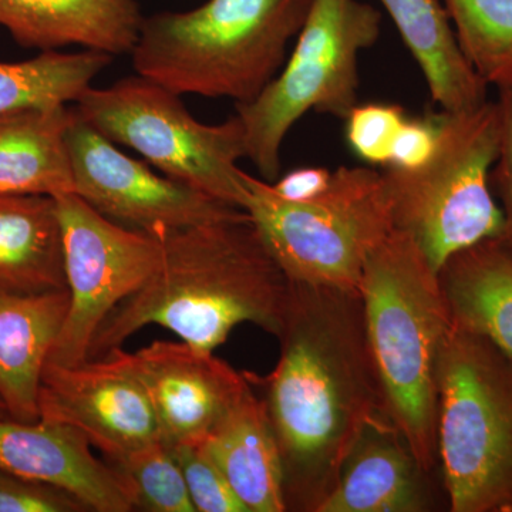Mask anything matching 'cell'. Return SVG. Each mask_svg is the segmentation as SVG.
Instances as JSON below:
<instances>
[{
  "mask_svg": "<svg viewBox=\"0 0 512 512\" xmlns=\"http://www.w3.org/2000/svg\"><path fill=\"white\" fill-rule=\"evenodd\" d=\"M265 392L288 507L313 511L366 427L386 414L360 291L293 284ZM387 416V414H386Z\"/></svg>",
  "mask_w": 512,
  "mask_h": 512,
  "instance_id": "1",
  "label": "cell"
},
{
  "mask_svg": "<svg viewBox=\"0 0 512 512\" xmlns=\"http://www.w3.org/2000/svg\"><path fill=\"white\" fill-rule=\"evenodd\" d=\"M163 252L154 274L101 323L89 360L157 325L214 353L232 329L252 323L278 338L291 282L251 217L157 232Z\"/></svg>",
  "mask_w": 512,
  "mask_h": 512,
  "instance_id": "2",
  "label": "cell"
},
{
  "mask_svg": "<svg viewBox=\"0 0 512 512\" xmlns=\"http://www.w3.org/2000/svg\"><path fill=\"white\" fill-rule=\"evenodd\" d=\"M359 291L387 417L429 473L439 460L437 369L453 325L440 274L394 228L367 258Z\"/></svg>",
  "mask_w": 512,
  "mask_h": 512,
  "instance_id": "3",
  "label": "cell"
},
{
  "mask_svg": "<svg viewBox=\"0 0 512 512\" xmlns=\"http://www.w3.org/2000/svg\"><path fill=\"white\" fill-rule=\"evenodd\" d=\"M312 0H207L144 18L131 59L137 74L178 96L249 103L284 67Z\"/></svg>",
  "mask_w": 512,
  "mask_h": 512,
  "instance_id": "4",
  "label": "cell"
},
{
  "mask_svg": "<svg viewBox=\"0 0 512 512\" xmlns=\"http://www.w3.org/2000/svg\"><path fill=\"white\" fill-rule=\"evenodd\" d=\"M437 384V456L448 507L512 512V357L453 322Z\"/></svg>",
  "mask_w": 512,
  "mask_h": 512,
  "instance_id": "5",
  "label": "cell"
},
{
  "mask_svg": "<svg viewBox=\"0 0 512 512\" xmlns=\"http://www.w3.org/2000/svg\"><path fill=\"white\" fill-rule=\"evenodd\" d=\"M251 217L266 248L293 284L359 291L369 255L392 234V200L382 171L339 167L311 201L284 200L244 171Z\"/></svg>",
  "mask_w": 512,
  "mask_h": 512,
  "instance_id": "6",
  "label": "cell"
},
{
  "mask_svg": "<svg viewBox=\"0 0 512 512\" xmlns=\"http://www.w3.org/2000/svg\"><path fill=\"white\" fill-rule=\"evenodd\" d=\"M498 148L500 110L487 100L476 109L443 111L436 150L421 167L382 168L394 227L416 241L437 274L451 256L503 235L490 184Z\"/></svg>",
  "mask_w": 512,
  "mask_h": 512,
  "instance_id": "7",
  "label": "cell"
},
{
  "mask_svg": "<svg viewBox=\"0 0 512 512\" xmlns=\"http://www.w3.org/2000/svg\"><path fill=\"white\" fill-rule=\"evenodd\" d=\"M382 13L360 0H312L282 72L249 103L237 104L247 158L262 180L281 173V148L308 111L345 120L357 104L363 50L379 40Z\"/></svg>",
  "mask_w": 512,
  "mask_h": 512,
  "instance_id": "8",
  "label": "cell"
},
{
  "mask_svg": "<svg viewBox=\"0 0 512 512\" xmlns=\"http://www.w3.org/2000/svg\"><path fill=\"white\" fill-rule=\"evenodd\" d=\"M74 110L161 174L244 210L248 192L238 161L247 158V147L237 114L221 124L201 123L178 94L137 73L109 87H89Z\"/></svg>",
  "mask_w": 512,
  "mask_h": 512,
  "instance_id": "9",
  "label": "cell"
},
{
  "mask_svg": "<svg viewBox=\"0 0 512 512\" xmlns=\"http://www.w3.org/2000/svg\"><path fill=\"white\" fill-rule=\"evenodd\" d=\"M55 200L70 305L47 362L76 366L89 360L101 323L154 274L163 244L160 234L111 221L77 194Z\"/></svg>",
  "mask_w": 512,
  "mask_h": 512,
  "instance_id": "10",
  "label": "cell"
},
{
  "mask_svg": "<svg viewBox=\"0 0 512 512\" xmlns=\"http://www.w3.org/2000/svg\"><path fill=\"white\" fill-rule=\"evenodd\" d=\"M67 144L76 194L111 221L157 234L248 217L242 208L154 173L148 164L121 153L76 110Z\"/></svg>",
  "mask_w": 512,
  "mask_h": 512,
  "instance_id": "11",
  "label": "cell"
},
{
  "mask_svg": "<svg viewBox=\"0 0 512 512\" xmlns=\"http://www.w3.org/2000/svg\"><path fill=\"white\" fill-rule=\"evenodd\" d=\"M39 413L82 431L109 461L161 439L143 384L114 352L76 366L47 362Z\"/></svg>",
  "mask_w": 512,
  "mask_h": 512,
  "instance_id": "12",
  "label": "cell"
},
{
  "mask_svg": "<svg viewBox=\"0 0 512 512\" xmlns=\"http://www.w3.org/2000/svg\"><path fill=\"white\" fill-rule=\"evenodd\" d=\"M111 352L143 384L168 446L202 444L249 380L248 373L185 342L156 340L136 353Z\"/></svg>",
  "mask_w": 512,
  "mask_h": 512,
  "instance_id": "13",
  "label": "cell"
},
{
  "mask_svg": "<svg viewBox=\"0 0 512 512\" xmlns=\"http://www.w3.org/2000/svg\"><path fill=\"white\" fill-rule=\"evenodd\" d=\"M0 470L66 491L97 512L136 510L126 478L69 424L0 419Z\"/></svg>",
  "mask_w": 512,
  "mask_h": 512,
  "instance_id": "14",
  "label": "cell"
},
{
  "mask_svg": "<svg viewBox=\"0 0 512 512\" xmlns=\"http://www.w3.org/2000/svg\"><path fill=\"white\" fill-rule=\"evenodd\" d=\"M427 471L386 414L363 431L338 480L315 512H420L429 510Z\"/></svg>",
  "mask_w": 512,
  "mask_h": 512,
  "instance_id": "15",
  "label": "cell"
},
{
  "mask_svg": "<svg viewBox=\"0 0 512 512\" xmlns=\"http://www.w3.org/2000/svg\"><path fill=\"white\" fill-rule=\"evenodd\" d=\"M69 305L67 289L18 292L0 288V399L9 419L20 423L40 420L43 372Z\"/></svg>",
  "mask_w": 512,
  "mask_h": 512,
  "instance_id": "16",
  "label": "cell"
},
{
  "mask_svg": "<svg viewBox=\"0 0 512 512\" xmlns=\"http://www.w3.org/2000/svg\"><path fill=\"white\" fill-rule=\"evenodd\" d=\"M222 414L201 447L228 478L249 512L288 510L281 450L264 397L255 393L252 375Z\"/></svg>",
  "mask_w": 512,
  "mask_h": 512,
  "instance_id": "17",
  "label": "cell"
},
{
  "mask_svg": "<svg viewBox=\"0 0 512 512\" xmlns=\"http://www.w3.org/2000/svg\"><path fill=\"white\" fill-rule=\"evenodd\" d=\"M137 0H0V26L19 45L130 53L143 22Z\"/></svg>",
  "mask_w": 512,
  "mask_h": 512,
  "instance_id": "18",
  "label": "cell"
},
{
  "mask_svg": "<svg viewBox=\"0 0 512 512\" xmlns=\"http://www.w3.org/2000/svg\"><path fill=\"white\" fill-rule=\"evenodd\" d=\"M73 107H26L0 116V194H76L67 131Z\"/></svg>",
  "mask_w": 512,
  "mask_h": 512,
  "instance_id": "19",
  "label": "cell"
},
{
  "mask_svg": "<svg viewBox=\"0 0 512 512\" xmlns=\"http://www.w3.org/2000/svg\"><path fill=\"white\" fill-rule=\"evenodd\" d=\"M426 79L431 99L443 111L476 109L488 100V84L458 45L439 0H380Z\"/></svg>",
  "mask_w": 512,
  "mask_h": 512,
  "instance_id": "20",
  "label": "cell"
},
{
  "mask_svg": "<svg viewBox=\"0 0 512 512\" xmlns=\"http://www.w3.org/2000/svg\"><path fill=\"white\" fill-rule=\"evenodd\" d=\"M440 281L453 322L512 357V248L485 239L451 256Z\"/></svg>",
  "mask_w": 512,
  "mask_h": 512,
  "instance_id": "21",
  "label": "cell"
},
{
  "mask_svg": "<svg viewBox=\"0 0 512 512\" xmlns=\"http://www.w3.org/2000/svg\"><path fill=\"white\" fill-rule=\"evenodd\" d=\"M0 288L67 289L55 198L0 194Z\"/></svg>",
  "mask_w": 512,
  "mask_h": 512,
  "instance_id": "22",
  "label": "cell"
},
{
  "mask_svg": "<svg viewBox=\"0 0 512 512\" xmlns=\"http://www.w3.org/2000/svg\"><path fill=\"white\" fill-rule=\"evenodd\" d=\"M113 62L109 53L47 50L19 63H0V116L26 107L67 106Z\"/></svg>",
  "mask_w": 512,
  "mask_h": 512,
  "instance_id": "23",
  "label": "cell"
},
{
  "mask_svg": "<svg viewBox=\"0 0 512 512\" xmlns=\"http://www.w3.org/2000/svg\"><path fill=\"white\" fill-rule=\"evenodd\" d=\"M458 45L490 86L512 83V0H444Z\"/></svg>",
  "mask_w": 512,
  "mask_h": 512,
  "instance_id": "24",
  "label": "cell"
},
{
  "mask_svg": "<svg viewBox=\"0 0 512 512\" xmlns=\"http://www.w3.org/2000/svg\"><path fill=\"white\" fill-rule=\"evenodd\" d=\"M126 478L136 510L197 512L180 464L165 441H151L116 461H109Z\"/></svg>",
  "mask_w": 512,
  "mask_h": 512,
  "instance_id": "25",
  "label": "cell"
},
{
  "mask_svg": "<svg viewBox=\"0 0 512 512\" xmlns=\"http://www.w3.org/2000/svg\"><path fill=\"white\" fill-rule=\"evenodd\" d=\"M407 114L392 103H357L346 117L348 146L363 163L386 167Z\"/></svg>",
  "mask_w": 512,
  "mask_h": 512,
  "instance_id": "26",
  "label": "cell"
},
{
  "mask_svg": "<svg viewBox=\"0 0 512 512\" xmlns=\"http://www.w3.org/2000/svg\"><path fill=\"white\" fill-rule=\"evenodd\" d=\"M183 471L197 512H249L228 478L205 453L201 444L168 446Z\"/></svg>",
  "mask_w": 512,
  "mask_h": 512,
  "instance_id": "27",
  "label": "cell"
},
{
  "mask_svg": "<svg viewBox=\"0 0 512 512\" xmlns=\"http://www.w3.org/2000/svg\"><path fill=\"white\" fill-rule=\"evenodd\" d=\"M82 511L89 510L66 491L0 470V512Z\"/></svg>",
  "mask_w": 512,
  "mask_h": 512,
  "instance_id": "28",
  "label": "cell"
},
{
  "mask_svg": "<svg viewBox=\"0 0 512 512\" xmlns=\"http://www.w3.org/2000/svg\"><path fill=\"white\" fill-rule=\"evenodd\" d=\"M441 120H443V111L440 114L407 116L394 141L389 164L384 168L416 170L427 163L433 156L439 141Z\"/></svg>",
  "mask_w": 512,
  "mask_h": 512,
  "instance_id": "29",
  "label": "cell"
},
{
  "mask_svg": "<svg viewBox=\"0 0 512 512\" xmlns=\"http://www.w3.org/2000/svg\"><path fill=\"white\" fill-rule=\"evenodd\" d=\"M500 148L490 174L491 190L501 200L504 231L501 239L512 248V83L498 87Z\"/></svg>",
  "mask_w": 512,
  "mask_h": 512,
  "instance_id": "30",
  "label": "cell"
},
{
  "mask_svg": "<svg viewBox=\"0 0 512 512\" xmlns=\"http://www.w3.org/2000/svg\"><path fill=\"white\" fill-rule=\"evenodd\" d=\"M333 171L323 167H299L278 177L272 188L279 197L292 202L311 201L328 190Z\"/></svg>",
  "mask_w": 512,
  "mask_h": 512,
  "instance_id": "31",
  "label": "cell"
},
{
  "mask_svg": "<svg viewBox=\"0 0 512 512\" xmlns=\"http://www.w3.org/2000/svg\"><path fill=\"white\" fill-rule=\"evenodd\" d=\"M0 419H9L8 410H6L5 403L0 399Z\"/></svg>",
  "mask_w": 512,
  "mask_h": 512,
  "instance_id": "32",
  "label": "cell"
}]
</instances>
